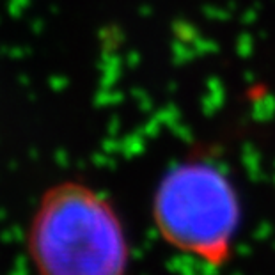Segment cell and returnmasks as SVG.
<instances>
[{
  "mask_svg": "<svg viewBox=\"0 0 275 275\" xmlns=\"http://www.w3.org/2000/svg\"><path fill=\"white\" fill-rule=\"evenodd\" d=\"M38 275H126L130 243L116 206L84 181L43 192L27 229Z\"/></svg>",
  "mask_w": 275,
  "mask_h": 275,
  "instance_id": "1",
  "label": "cell"
},
{
  "mask_svg": "<svg viewBox=\"0 0 275 275\" xmlns=\"http://www.w3.org/2000/svg\"><path fill=\"white\" fill-rule=\"evenodd\" d=\"M165 243L211 266L231 259L241 204L229 176L206 158H187L160 180L151 208Z\"/></svg>",
  "mask_w": 275,
  "mask_h": 275,
  "instance_id": "2",
  "label": "cell"
}]
</instances>
